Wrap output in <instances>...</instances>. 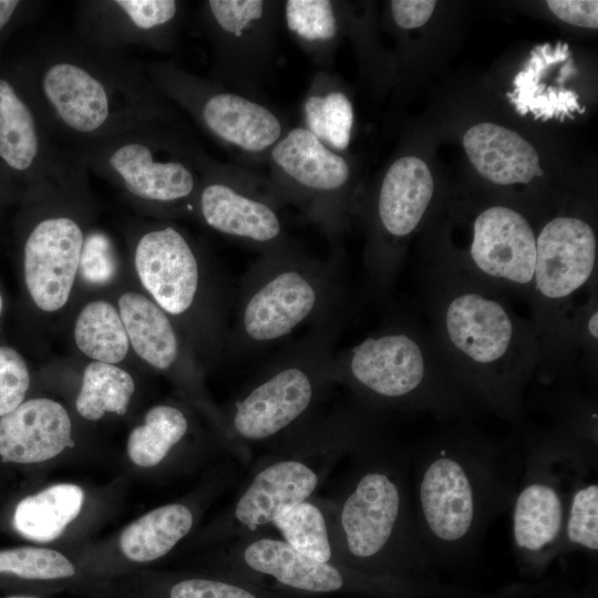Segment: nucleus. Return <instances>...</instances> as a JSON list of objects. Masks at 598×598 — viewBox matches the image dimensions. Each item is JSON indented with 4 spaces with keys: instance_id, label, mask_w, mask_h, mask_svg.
Here are the masks:
<instances>
[{
    "instance_id": "nucleus-33",
    "label": "nucleus",
    "mask_w": 598,
    "mask_h": 598,
    "mask_svg": "<svg viewBox=\"0 0 598 598\" xmlns=\"http://www.w3.org/2000/svg\"><path fill=\"white\" fill-rule=\"evenodd\" d=\"M134 390L135 383L128 372L111 363L93 361L84 370L75 406L83 417L91 421L107 412L123 415Z\"/></svg>"
},
{
    "instance_id": "nucleus-3",
    "label": "nucleus",
    "mask_w": 598,
    "mask_h": 598,
    "mask_svg": "<svg viewBox=\"0 0 598 598\" xmlns=\"http://www.w3.org/2000/svg\"><path fill=\"white\" fill-rule=\"evenodd\" d=\"M487 439L453 430L417 455L411 489L419 537L427 554L471 549L487 524L513 501L516 467Z\"/></svg>"
},
{
    "instance_id": "nucleus-32",
    "label": "nucleus",
    "mask_w": 598,
    "mask_h": 598,
    "mask_svg": "<svg viewBox=\"0 0 598 598\" xmlns=\"http://www.w3.org/2000/svg\"><path fill=\"white\" fill-rule=\"evenodd\" d=\"M189 427L184 412L176 406L159 404L145 414L127 440V454L141 467L158 465L186 435Z\"/></svg>"
},
{
    "instance_id": "nucleus-15",
    "label": "nucleus",
    "mask_w": 598,
    "mask_h": 598,
    "mask_svg": "<svg viewBox=\"0 0 598 598\" xmlns=\"http://www.w3.org/2000/svg\"><path fill=\"white\" fill-rule=\"evenodd\" d=\"M434 195L427 165L412 155L400 156L384 173L370 215L364 266L377 296L393 288L403 261V247L423 221Z\"/></svg>"
},
{
    "instance_id": "nucleus-40",
    "label": "nucleus",
    "mask_w": 598,
    "mask_h": 598,
    "mask_svg": "<svg viewBox=\"0 0 598 598\" xmlns=\"http://www.w3.org/2000/svg\"><path fill=\"white\" fill-rule=\"evenodd\" d=\"M30 385V373L22 355L12 348L0 347V416L19 406Z\"/></svg>"
},
{
    "instance_id": "nucleus-22",
    "label": "nucleus",
    "mask_w": 598,
    "mask_h": 598,
    "mask_svg": "<svg viewBox=\"0 0 598 598\" xmlns=\"http://www.w3.org/2000/svg\"><path fill=\"white\" fill-rule=\"evenodd\" d=\"M235 561L300 594L342 592L353 586L357 577V569L310 558L274 537L246 538L235 548Z\"/></svg>"
},
{
    "instance_id": "nucleus-34",
    "label": "nucleus",
    "mask_w": 598,
    "mask_h": 598,
    "mask_svg": "<svg viewBox=\"0 0 598 598\" xmlns=\"http://www.w3.org/2000/svg\"><path fill=\"white\" fill-rule=\"evenodd\" d=\"M272 524L283 540L300 554L324 563H340L336 557L327 517L309 499L285 507Z\"/></svg>"
},
{
    "instance_id": "nucleus-39",
    "label": "nucleus",
    "mask_w": 598,
    "mask_h": 598,
    "mask_svg": "<svg viewBox=\"0 0 598 598\" xmlns=\"http://www.w3.org/2000/svg\"><path fill=\"white\" fill-rule=\"evenodd\" d=\"M116 270L117 259L109 236L99 230L85 235L79 262L82 278L92 285H105Z\"/></svg>"
},
{
    "instance_id": "nucleus-9",
    "label": "nucleus",
    "mask_w": 598,
    "mask_h": 598,
    "mask_svg": "<svg viewBox=\"0 0 598 598\" xmlns=\"http://www.w3.org/2000/svg\"><path fill=\"white\" fill-rule=\"evenodd\" d=\"M597 282V238L581 217L558 215L536 235V260L527 305L540 348L537 378L566 374L576 362L568 328L577 306ZM577 364V363H576Z\"/></svg>"
},
{
    "instance_id": "nucleus-17",
    "label": "nucleus",
    "mask_w": 598,
    "mask_h": 598,
    "mask_svg": "<svg viewBox=\"0 0 598 598\" xmlns=\"http://www.w3.org/2000/svg\"><path fill=\"white\" fill-rule=\"evenodd\" d=\"M0 165L31 186L66 178L81 163L50 133L12 63H0Z\"/></svg>"
},
{
    "instance_id": "nucleus-42",
    "label": "nucleus",
    "mask_w": 598,
    "mask_h": 598,
    "mask_svg": "<svg viewBox=\"0 0 598 598\" xmlns=\"http://www.w3.org/2000/svg\"><path fill=\"white\" fill-rule=\"evenodd\" d=\"M436 1L433 0H392L390 13L395 25L403 30L422 27L431 18Z\"/></svg>"
},
{
    "instance_id": "nucleus-4",
    "label": "nucleus",
    "mask_w": 598,
    "mask_h": 598,
    "mask_svg": "<svg viewBox=\"0 0 598 598\" xmlns=\"http://www.w3.org/2000/svg\"><path fill=\"white\" fill-rule=\"evenodd\" d=\"M334 383L372 410L429 412L440 417L476 405L453 374L427 326L393 316L357 344L336 352Z\"/></svg>"
},
{
    "instance_id": "nucleus-19",
    "label": "nucleus",
    "mask_w": 598,
    "mask_h": 598,
    "mask_svg": "<svg viewBox=\"0 0 598 598\" xmlns=\"http://www.w3.org/2000/svg\"><path fill=\"white\" fill-rule=\"evenodd\" d=\"M134 264L142 285L168 316L192 311L200 290L202 269L182 230L163 225L144 233L135 246Z\"/></svg>"
},
{
    "instance_id": "nucleus-8",
    "label": "nucleus",
    "mask_w": 598,
    "mask_h": 598,
    "mask_svg": "<svg viewBox=\"0 0 598 598\" xmlns=\"http://www.w3.org/2000/svg\"><path fill=\"white\" fill-rule=\"evenodd\" d=\"M70 153L135 199L193 209L205 150L186 123H143Z\"/></svg>"
},
{
    "instance_id": "nucleus-38",
    "label": "nucleus",
    "mask_w": 598,
    "mask_h": 598,
    "mask_svg": "<svg viewBox=\"0 0 598 598\" xmlns=\"http://www.w3.org/2000/svg\"><path fill=\"white\" fill-rule=\"evenodd\" d=\"M168 598H292L274 591L218 579L188 578L174 584Z\"/></svg>"
},
{
    "instance_id": "nucleus-44",
    "label": "nucleus",
    "mask_w": 598,
    "mask_h": 598,
    "mask_svg": "<svg viewBox=\"0 0 598 598\" xmlns=\"http://www.w3.org/2000/svg\"><path fill=\"white\" fill-rule=\"evenodd\" d=\"M7 177L11 178V176L0 165V178H7Z\"/></svg>"
},
{
    "instance_id": "nucleus-2",
    "label": "nucleus",
    "mask_w": 598,
    "mask_h": 598,
    "mask_svg": "<svg viewBox=\"0 0 598 598\" xmlns=\"http://www.w3.org/2000/svg\"><path fill=\"white\" fill-rule=\"evenodd\" d=\"M421 278L427 327L457 381L476 405L517 422L540 362L530 319L460 276L429 267Z\"/></svg>"
},
{
    "instance_id": "nucleus-41",
    "label": "nucleus",
    "mask_w": 598,
    "mask_h": 598,
    "mask_svg": "<svg viewBox=\"0 0 598 598\" xmlns=\"http://www.w3.org/2000/svg\"><path fill=\"white\" fill-rule=\"evenodd\" d=\"M547 6L564 22L580 28H598V1L596 0H550L547 1Z\"/></svg>"
},
{
    "instance_id": "nucleus-28",
    "label": "nucleus",
    "mask_w": 598,
    "mask_h": 598,
    "mask_svg": "<svg viewBox=\"0 0 598 598\" xmlns=\"http://www.w3.org/2000/svg\"><path fill=\"white\" fill-rule=\"evenodd\" d=\"M281 19L306 56L318 70L328 71L341 34L337 1H282Z\"/></svg>"
},
{
    "instance_id": "nucleus-14",
    "label": "nucleus",
    "mask_w": 598,
    "mask_h": 598,
    "mask_svg": "<svg viewBox=\"0 0 598 598\" xmlns=\"http://www.w3.org/2000/svg\"><path fill=\"white\" fill-rule=\"evenodd\" d=\"M193 209L213 230L260 254L297 246L267 190L265 178L221 164L206 152Z\"/></svg>"
},
{
    "instance_id": "nucleus-5",
    "label": "nucleus",
    "mask_w": 598,
    "mask_h": 598,
    "mask_svg": "<svg viewBox=\"0 0 598 598\" xmlns=\"http://www.w3.org/2000/svg\"><path fill=\"white\" fill-rule=\"evenodd\" d=\"M342 256L311 257L298 246L260 254L245 274L229 342L235 355L256 353L295 330L344 310Z\"/></svg>"
},
{
    "instance_id": "nucleus-16",
    "label": "nucleus",
    "mask_w": 598,
    "mask_h": 598,
    "mask_svg": "<svg viewBox=\"0 0 598 598\" xmlns=\"http://www.w3.org/2000/svg\"><path fill=\"white\" fill-rule=\"evenodd\" d=\"M570 436L559 434L535 445L513 498L512 532L515 548L528 559L546 558L563 549L564 524L571 486L558 467ZM575 480V478H574Z\"/></svg>"
},
{
    "instance_id": "nucleus-24",
    "label": "nucleus",
    "mask_w": 598,
    "mask_h": 598,
    "mask_svg": "<svg viewBox=\"0 0 598 598\" xmlns=\"http://www.w3.org/2000/svg\"><path fill=\"white\" fill-rule=\"evenodd\" d=\"M72 425L58 402L37 398L0 419V456L4 462L39 463L72 446Z\"/></svg>"
},
{
    "instance_id": "nucleus-35",
    "label": "nucleus",
    "mask_w": 598,
    "mask_h": 598,
    "mask_svg": "<svg viewBox=\"0 0 598 598\" xmlns=\"http://www.w3.org/2000/svg\"><path fill=\"white\" fill-rule=\"evenodd\" d=\"M563 546V549L598 550V484L594 481L576 482L575 477L573 482L566 508Z\"/></svg>"
},
{
    "instance_id": "nucleus-10",
    "label": "nucleus",
    "mask_w": 598,
    "mask_h": 598,
    "mask_svg": "<svg viewBox=\"0 0 598 598\" xmlns=\"http://www.w3.org/2000/svg\"><path fill=\"white\" fill-rule=\"evenodd\" d=\"M158 90L215 143L238 156L264 162L289 128L264 101L226 89L168 61L144 63Z\"/></svg>"
},
{
    "instance_id": "nucleus-45",
    "label": "nucleus",
    "mask_w": 598,
    "mask_h": 598,
    "mask_svg": "<svg viewBox=\"0 0 598 598\" xmlns=\"http://www.w3.org/2000/svg\"><path fill=\"white\" fill-rule=\"evenodd\" d=\"M6 598H38V597L24 596V595H13V596H8Z\"/></svg>"
},
{
    "instance_id": "nucleus-11",
    "label": "nucleus",
    "mask_w": 598,
    "mask_h": 598,
    "mask_svg": "<svg viewBox=\"0 0 598 598\" xmlns=\"http://www.w3.org/2000/svg\"><path fill=\"white\" fill-rule=\"evenodd\" d=\"M267 190L292 205L328 239L336 241L347 223L352 169L342 153L329 148L303 126L289 127L265 161Z\"/></svg>"
},
{
    "instance_id": "nucleus-18",
    "label": "nucleus",
    "mask_w": 598,
    "mask_h": 598,
    "mask_svg": "<svg viewBox=\"0 0 598 598\" xmlns=\"http://www.w3.org/2000/svg\"><path fill=\"white\" fill-rule=\"evenodd\" d=\"M186 17L178 0H94L78 4L74 30L84 39L114 50L132 47L172 52Z\"/></svg>"
},
{
    "instance_id": "nucleus-31",
    "label": "nucleus",
    "mask_w": 598,
    "mask_h": 598,
    "mask_svg": "<svg viewBox=\"0 0 598 598\" xmlns=\"http://www.w3.org/2000/svg\"><path fill=\"white\" fill-rule=\"evenodd\" d=\"M78 348L89 358L115 364L128 351V337L115 307L105 300H94L80 311L74 324Z\"/></svg>"
},
{
    "instance_id": "nucleus-12",
    "label": "nucleus",
    "mask_w": 598,
    "mask_h": 598,
    "mask_svg": "<svg viewBox=\"0 0 598 598\" xmlns=\"http://www.w3.org/2000/svg\"><path fill=\"white\" fill-rule=\"evenodd\" d=\"M282 1L206 0L199 19L210 44L213 82L264 101L278 43Z\"/></svg>"
},
{
    "instance_id": "nucleus-23",
    "label": "nucleus",
    "mask_w": 598,
    "mask_h": 598,
    "mask_svg": "<svg viewBox=\"0 0 598 598\" xmlns=\"http://www.w3.org/2000/svg\"><path fill=\"white\" fill-rule=\"evenodd\" d=\"M319 483V472L307 460L290 456L267 464L235 502L236 528L254 533L272 523L285 507L308 501Z\"/></svg>"
},
{
    "instance_id": "nucleus-25",
    "label": "nucleus",
    "mask_w": 598,
    "mask_h": 598,
    "mask_svg": "<svg viewBox=\"0 0 598 598\" xmlns=\"http://www.w3.org/2000/svg\"><path fill=\"white\" fill-rule=\"evenodd\" d=\"M463 146L478 174L493 184H527L544 175L534 146L501 125L484 122L470 127Z\"/></svg>"
},
{
    "instance_id": "nucleus-27",
    "label": "nucleus",
    "mask_w": 598,
    "mask_h": 598,
    "mask_svg": "<svg viewBox=\"0 0 598 598\" xmlns=\"http://www.w3.org/2000/svg\"><path fill=\"white\" fill-rule=\"evenodd\" d=\"M302 124L329 148L342 153L351 141L354 123L352 101L339 79L327 70L311 78L301 103Z\"/></svg>"
},
{
    "instance_id": "nucleus-13",
    "label": "nucleus",
    "mask_w": 598,
    "mask_h": 598,
    "mask_svg": "<svg viewBox=\"0 0 598 598\" xmlns=\"http://www.w3.org/2000/svg\"><path fill=\"white\" fill-rule=\"evenodd\" d=\"M536 233L527 217L492 205L473 219L464 251L430 266L460 276L511 301L527 303L536 260Z\"/></svg>"
},
{
    "instance_id": "nucleus-6",
    "label": "nucleus",
    "mask_w": 598,
    "mask_h": 598,
    "mask_svg": "<svg viewBox=\"0 0 598 598\" xmlns=\"http://www.w3.org/2000/svg\"><path fill=\"white\" fill-rule=\"evenodd\" d=\"M364 461L328 520L337 559L353 569L373 568L429 556L416 529L403 455L364 446Z\"/></svg>"
},
{
    "instance_id": "nucleus-1",
    "label": "nucleus",
    "mask_w": 598,
    "mask_h": 598,
    "mask_svg": "<svg viewBox=\"0 0 598 598\" xmlns=\"http://www.w3.org/2000/svg\"><path fill=\"white\" fill-rule=\"evenodd\" d=\"M13 64L68 152L147 122L186 123L143 62L73 30L41 39Z\"/></svg>"
},
{
    "instance_id": "nucleus-29",
    "label": "nucleus",
    "mask_w": 598,
    "mask_h": 598,
    "mask_svg": "<svg viewBox=\"0 0 598 598\" xmlns=\"http://www.w3.org/2000/svg\"><path fill=\"white\" fill-rule=\"evenodd\" d=\"M84 493L74 484H55L24 497L16 507L13 525L23 537L48 543L61 536L82 508Z\"/></svg>"
},
{
    "instance_id": "nucleus-30",
    "label": "nucleus",
    "mask_w": 598,
    "mask_h": 598,
    "mask_svg": "<svg viewBox=\"0 0 598 598\" xmlns=\"http://www.w3.org/2000/svg\"><path fill=\"white\" fill-rule=\"evenodd\" d=\"M190 509L178 503L163 505L130 524L121 534L120 547L126 558L147 563L171 551L190 530Z\"/></svg>"
},
{
    "instance_id": "nucleus-43",
    "label": "nucleus",
    "mask_w": 598,
    "mask_h": 598,
    "mask_svg": "<svg viewBox=\"0 0 598 598\" xmlns=\"http://www.w3.org/2000/svg\"><path fill=\"white\" fill-rule=\"evenodd\" d=\"M39 3L20 0H0V42L18 24L30 17Z\"/></svg>"
},
{
    "instance_id": "nucleus-46",
    "label": "nucleus",
    "mask_w": 598,
    "mask_h": 598,
    "mask_svg": "<svg viewBox=\"0 0 598 598\" xmlns=\"http://www.w3.org/2000/svg\"><path fill=\"white\" fill-rule=\"evenodd\" d=\"M2 305H3V303H2V298H1V296H0V313H1V310H2Z\"/></svg>"
},
{
    "instance_id": "nucleus-7",
    "label": "nucleus",
    "mask_w": 598,
    "mask_h": 598,
    "mask_svg": "<svg viewBox=\"0 0 598 598\" xmlns=\"http://www.w3.org/2000/svg\"><path fill=\"white\" fill-rule=\"evenodd\" d=\"M342 310L271 359L235 401L228 433L235 442H265L302 425L333 384Z\"/></svg>"
},
{
    "instance_id": "nucleus-37",
    "label": "nucleus",
    "mask_w": 598,
    "mask_h": 598,
    "mask_svg": "<svg viewBox=\"0 0 598 598\" xmlns=\"http://www.w3.org/2000/svg\"><path fill=\"white\" fill-rule=\"evenodd\" d=\"M598 287L594 283L575 309L568 328V341L576 363L591 377L598 363Z\"/></svg>"
},
{
    "instance_id": "nucleus-21",
    "label": "nucleus",
    "mask_w": 598,
    "mask_h": 598,
    "mask_svg": "<svg viewBox=\"0 0 598 598\" xmlns=\"http://www.w3.org/2000/svg\"><path fill=\"white\" fill-rule=\"evenodd\" d=\"M577 74L569 45L563 41L534 47L513 81L507 97L520 115L534 120H574L585 112L568 81Z\"/></svg>"
},
{
    "instance_id": "nucleus-36",
    "label": "nucleus",
    "mask_w": 598,
    "mask_h": 598,
    "mask_svg": "<svg viewBox=\"0 0 598 598\" xmlns=\"http://www.w3.org/2000/svg\"><path fill=\"white\" fill-rule=\"evenodd\" d=\"M0 574L23 579L50 580L72 577L75 568L56 550L20 547L0 550Z\"/></svg>"
},
{
    "instance_id": "nucleus-26",
    "label": "nucleus",
    "mask_w": 598,
    "mask_h": 598,
    "mask_svg": "<svg viewBox=\"0 0 598 598\" xmlns=\"http://www.w3.org/2000/svg\"><path fill=\"white\" fill-rule=\"evenodd\" d=\"M118 310L138 357L157 370L173 369L181 359L182 347L168 315L153 300L133 291L120 297Z\"/></svg>"
},
{
    "instance_id": "nucleus-20",
    "label": "nucleus",
    "mask_w": 598,
    "mask_h": 598,
    "mask_svg": "<svg viewBox=\"0 0 598 598\" xmlns=\"http://www.w3.org/2000/svg\"><path fill=\"white\" fill-rule=\"evenodd\" d=\"M84 238L80 224L66 215L42 218L30 230L23 248L24 278L39 309L52 312L66 303Z\"/></svg>"
}]
</instances>
